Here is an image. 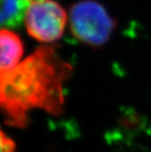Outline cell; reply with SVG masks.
Instances as JSON below:
<instances>
[{
    "label": "cell",
    "mask_w": 151,
    "mask_h": 152,
    "mask_svg": "<svg viewBox=\"0 0 151 152\" xmlns=\"http://www.w3.org/2000/svg\"><path fill=\"white\" fill-rule=\"evenodd\" d=\"M66 10L54 0H35L27 8L24 23L28 34L42 43L58 40L67 23Z\"/></svg>",
    "instance_id": "cell-3"
},
{
    "label": "cell",
    "mask_w": 151,
    "mask_h": 152,
    "mask_svg": "<svg viewBox=\"0 0 151 152\" xmlns=\"http://www.w3.org/2000/svg\"><path fill=\"white\" fill-rule=\"evenodd\" d=\"M70 74L71 66L51 46L38 48L16 66L0 72V113L6 124L25 128L33 109L60 115L64 84Z\"/></svg>",
    "instance_id": "cell-1"
},
{
    "label": "cell",
    "mask_w": 151,
    "mask_h": 152,
    "mask_svg": "<svg viewBox=\"0 0 151 152\" xmlns=\"http://www.w3.org/2000/svg\"><path fill=\"white\" fill-rule=\"evenodd\" d=\"M23 53L20 37L12 31L0 28V72L16 66L20 62Z\"/></svg>",
    "instance_id": "cell-4"
},
{
    "label": "cell",
    "mask_w": 151,
    "mask_h": 152,
    "mask_svg": "<svg viewBox=\"0 0 151 152\" xmlns=\"http://www.w3.org/2000/svg\"><path fill=\"white\" fill-rule=\"evenodd\" d=\"M33 1L35 0H0V28L20 26Z\"/></svg>",
    "instance_id": "cell-5"
},
{
    "label": "cell",
    "mask_w": 151,
    "mask_h": 152,
    "mask_svg": "<svg viewBox=\"0 0 151 152\" xmlns=\"http://www.w3.org/2000/svg\"><path fill=\"white\" fill-rule=\"evenodd\" d=\"M0 152H17V145L0 128Z\"/></svg>",
    "instance_id": "cell-6"
},
{
    "label": "cell",
    "mask_w": 151,
    "mask_h": 152,
    "mask_svg": "<svg viewBox=\"0 0 151 152\" xmlns=\"http://www.w3.org/2000/svg\"><path fill=\"white\" fill-rule=\"evenodd\" d=\"M69 26L76 38L86 45L98 48L109 39L115 23L99 3L85 0L71 7Z\"/></svg>",
    "instance_id": "cell-2"
}]
</instances>
